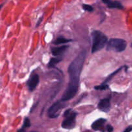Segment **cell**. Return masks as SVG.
<instances>
[{"mask_svg": "<svg viewBox=\"0 0 132 132\" xmlns=\"http://www.w3.org/2000/svg\"><path fill=\"white\" fill-rule=\"evenodd\" d=\"M62 59H63V58L60 56L51 58V59H50V61H49L48 64V67H50V68L54 67L56 64H57L58 63H60L62 61Z\"/></svg>", "mask_w": 132, "mask_h": 132, "instance_id": "cell-12", "label": "cell"}, {"mask_svg": "<svg viewBox=\"0 0 132 132\" xmlns=\"http://www.w3.org/2000/svg\"><path fill=\"white\" fill-rule=\"evenodd\" d=\"M72 41H73V40L72 39L64 38V37H57V38L52 43V44L55 45H62V44L68 43L72 42Z\"/></svg>", "mask_w": 132, "mask_h": 132, "instance_id": "cell-11", "label": "cell"}, {"mask_svg": "<svg viewBox=\"0 0 132 132\" xmlns=\"http://www.w3.org/2000/svg\"><path fill=\"white\" fill-rule=\"evenodd\" d=\"M127 46V43L125 39L119 38H112L108 41L106 45L107 51L122 52L125 51Z\"/></svg>", "mask_w": 132, "mask_h": 132, "instance_id": "cell-4", "label": "cell"}, {"mask_svg": "<svg viewBox=\"0 0 132 132\" xmlns=\"http://www.w3.org/2000/svg\"><path fill=\"white\" fill-rule=\"evenodd\" d=\"M131 47H132V44H131Z\"/></svg>", "mask_w": 132, "mask_h": 132, "instance_id": "cell-22", "label": "cell"}, {"mask_svg": "<svg viewBox=\"0 0 132 132\" xmlns=\"http://www.w3.org/2000/svg\"><path fill=\"white\" fill-rule=\"evenodd\" d=\"M31 126V123H30V121L28 117H26L25 119H24V122H23V125L22 128L24 129L25 128H30Z\"/></svg>", "mask_w": 132, "mask_h": 132, "instance_id": "cell-15", "label": "cell"}, {"mask_svg": "<svg viewBox=\"0 0 132 132\" xmlns=\"http://www.w3.org/2000/svg\"><path fill=\"white\" fill-rule=\"evenodd\" d=\"M132 131V125H130V126H128L123 132H131Z\"/></svg>", "mask_w": 132, "mask_h": 132, "instance_id": "cell-18", "label": "cell"}, {"mask_svg": "<svg viewBox=\"0 0 132 132\" xmlns=\"http://www.w3.org/2000/svg\"><path fill=\"white\" fill-rule=\"evenodd\" d=\"M67 106L65 102L62 101L61 100L54 103L48 110V116L50 119L57 118L60 114V112L62 109L65 108Z\"/></svg>", "mask_w": 132, "mask_h": 132, "instance_id": "cell-5", "label": "cell"}, {"mask_svg": "<svg viewBox=\"0 0 132 132\" xmlns=\"http://www.w3.org/2000/svg\"><path fill=\"white\" fill-rule=\"evenodd\" d=\"M97 108L100 111L105 113H108L110 111L111 103L110 98L101 99L97 104Z\"/></svg>", "mask_w": 132, "mask_h": 132, "instance_id": "cell-7", "label": "cell"}, {"mask_svg": "<svg viewBox=\"0 0 132 132\" xmlns=\"http://www.w3.org/2000/svg\"><path fill=\"white\" fill-rule=\"evenodd\" d=\"M82 9L85 10V11L90 12L94 11V7L90 5H87V4H83V5H82Z\"/></svg>", "mask_w": 132, "mask_h": 132, "instance_id": "cell-16", "label": "cell"}, {"mask_svg": "<svg viewBox=\"0 0 132 132\" xmlns=\"http://www.w3.org/2000/svg\"><path fill=\"white\" fill-rule=\"evenodd\" d=\"M30 132H37V131H30Z\"/></svg>", "mask_w": 132, "mask_h": 132, "instance_id": "cell-21", "label": "cell"}, {"mask_svg": "<svg viewBox=\"0 0 132 132\" xmlns=\"http://www.w3.org/2000/svg\"><path fill=\"white\" fill-rule=\"evenodd\" d=\"M104 4L107 5L109 9H123L124 6L122 4L120 1H112V0H102Z\"/></svg>", "mask_w": 132, "mask_h": 132, "instance_id": "cell-9", "label": "cell"}, {"mask_svg": "<svg viewBox=\"0 0 132 132\" xmlns=\"http://www.w3.org/2000/svg\"><path fill=\"white\" fill-rule=\"evenodd\" d=\"M17 132H24V129L23 128H21V129H19V130H18Z\"/></svg>", "mask_w": 132, "mask_h": 132, "instance_id": "cell-20", "label": "cell"}, {"mask_svg": "<svg viewBox=\"0 0 132 132\" xmlns=\"http://www.w3.org/2000/svg\"><path fill=\"white\" fill-rule=\"evenodd\" d=\"M68 46L67 45H64V46H57V47H52L51 48V52L54 56H59L61 54H63L66 50L68 49Z\"/></svg>", "mask_w": 132, "mask_h": 132, "instance_id": "cell-10", "label": "cell"}, {"mask_svg": "<svg viewBox=\"0 0 132 132\" xmlns=\"http://www.w3.org/2000/svg\"><path fill=\"white\" fill-rule=\"evenodd\" d=\"M86 57V52L82 51L73 59L68 68L70 81L67 85V89L63 93L61 100L68 101L74 97L79 89L80 76L82 70L84 61Z\"/></svg>", "mask_w": 132, "mask_h": 132, "instance_id": "cell-1", "label": "cell"}, {"mask_svg": "<svg viewBox=\"0 0 132 132\" xmlns=\"http://www.w3.org/2000/svg\"><path fill=\"white\" fill-rule=\"evenodd\" d=\"M125 68V67H124V66H123V67H121V68H119V69H117V70L115 71V72H113V73H112V74L110 75V76H108V77H107V78L105 80H104V82H103V84H106V83L107 82H108V81H110V80L112 79V77H113V76H115V75L117 74V73H118V72H119L120 71H121V70H122V68Z\"/></svg>", "mask_w": 132, "mask_h": 132, "instance_id": "cell-13", "label": "cell"}, {"mask_svg": "<svg viewBox=\"0 0 132 132\" xmlns=\"http://www.w3.org/2000/svg\"><path fill=\"white\" fill-rule=\"evenodd\" d=\"M92 53H95L102 50L108 42L107 36L99 30H94L92 33Z\"/></svg>", "mask_w": 132, "mask_h": 132, "instance_id": "cell-2", "label": "cell"}, {"mask_svg": "<svg viewBox=\"0 0 132 132\" xmlns=\"http://www.w3.org/2000/svg\"><path fill=\"white\" fill-rule=\"evenodd\" d=\"M106 122V119L104 118H100L96 120L95 122H93L92 125V128L95 131H101L102 132H105L104 125Z\"/></svg>", "mask_w": 132, "mask_h": 132, "instance_id": "cell-8", "label": "cell"}, {"mask_svg": "<svg viewBox=\"0 0 132 132\" xmlns=\"http://www.w3.org/2000/svg\"><path fill=\"white\" fill-rule=\"evenodd\" d=\"M94 88L97 90H106L109 88V86L106 84H102V85H99V86H95Z\"/></svg>", "mask_w": 132, "mask_h": 132, "instance_id": "cell-14", "label": "cell"}, {"mask_svg": "<svg viewBox=\"0 0 132 132\" xmlns=\"http://www.w3.org/2000/svg\"><path fill=\"white\" fill-rule=\"evenodd\" d=\"M106 131L107 132H113V127L110 125H108L106 126Z\"/></svg>", "mask_w": 132, "mask_h": 132, "instance_id": "cell-17", "label": "cell"}, {"mask_svg": "<svg viewBox=\"0 0 132 132\" xmlns=\"http://www.w3.org/2000/svg\"><path fill=\"white\" fill-rule=\"evenodd\" d=\"M43 19V16L41 17V18H40L39 19V20L37 21V23H36V27H39V24H40V23H41V21H42Z\"/></svg>", "mask_w": 132, "mask_h": 132, "instance_id": "cell-19", "label": "cell"}, {"mask_svg": "<svg viewBox=\"0 0 132 132\" xmlns=\"http://www.w3.org/2000/svg\"><path fill=\"white\" fill-rule=\"evenodd\" d=\"M39 82V77L38 75L34 74L31 76L30 78L28 79L27 83L28 90L30 92L34 91L36 88H37Z\"/></svg>", "mask_w": 132, "mask_h": 132, "instance_id": "cell-6", "label": "cell"}, {"mask_svg": "<svg viewBox=\"0 0 132 132\" xmlns=\"http://www.w3.org/2000/svg\"><path fill=\"white\" fill-rule=\"evenodd\" d=\"M77 113L73 110L69 108L64 112L63 117H64V121L62 122L61 127L64 129L71 130L74 128L76 125V116Z\"/></svg>", "mask_w": 132, "mask_h": 132, "instance_id": "cell-3", "label": "cell"}]
</instances>
